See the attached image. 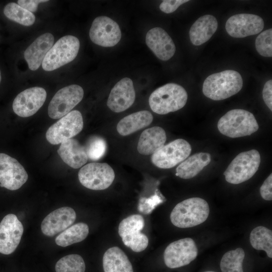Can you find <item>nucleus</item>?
Masks as SVG:
<instances>
[{"label":"nucleus","instance_id":"38","mask_svg":"<svg viewBox=\"0 0 272 272\" xmlns=\"http://www.w3.org/2000/svg\"><path fill=\"white\" fill-rule=\"evenodd\" d=\"M263 101L268 108L272 110V80L267 81L264 85L262 90Z\"/></svg>","mask_w":272,"mask_h":272},{"label":"nucleus","instance_id":"19","mask_svg":"<svg viewBox=\"0 0 272 272\" xmlns=\"http://www.w3.org/2000/svg\"><path fill=\"white\" fill-rule=\"evenodd\" d=\"M76 219V212L72 208L64 207L57 209L43 219L41 224V231L46 236H53L69 228Z\"/></svg>","mask_w":272,"mask_h":272},{"label":"nucleus","instance_id":"14","mask_svg":"<svg viewBox=\"0 0 272 272\" xmlns=\"http://www.w3.org/2000/svg\"><path fill=\"white\" fill-rule=\"evenodd\" d=\"M28 174L15 158L0 153V186L10 190L19 189L27 180Z\"/></svg>","mask_w":272,"mask_h":272},{"label":"nucleus","instance_id":"35","mask_svg":"<svg viewBox=\"0 0 272 272\" xmlns=\"http://www.w3.org/2000/svg\"><path fill=\"white\" fill-rule=\"evenodd\" d=\"M165 200L163 195L158 189H156L154 195L149 197H142L140 199L138 209L143 214H150L157 206Z\"/></svg>","mask_w":272,"mask_h":272},{"label":"nucleus","instance_id":"20","mask_svg":"<svg viewBox=\"0 0 272 272\" xmlns=\"http://www.w3.org/2000/svg\"><path fill=\"white\" fill-rule=\"evenodd\" d=\"M146 42L154 54L163 61L170 59L176 51L172 38L160 27L153 28L147 32Z\"/></svg>","mask_w":272,"mask_h":272},{"label":"nucleus","instance_id":"32","mask_svg":"<svg viewBox=\"0 0 272 272\" xmlns=\"http://www.w3.org/2000/svg\"><path fill=\"white\" fill-rule=\"evenodd\" d=\"M85 263L79 254H72L61 258L56 263V272H85Z\"/></svg>","mask_w":272,"mask_h":272},{"label":"nucleus","instance_id":"2","mask_svg":"<svg viewBox=\"0 0 272 272\" xmlns=\"http://www.w3.org/2000/svg\"><path fill=\"white\" fill-rule=\"evenodd\" d=\"M209 206L200 197H191L177 203L172 210L170 218L176 227L187 228L203 223L209 217Z\"/></svg>","mask_w":272,"mask_h":272},{"label":"nucleus","instance_id":"12","mask_svg":"<svg viewBox=\"0 0 272 272\" xmlns=\"http://www.w3.org/2000/svg\"><path fill=\"white\" fill-rule=\"evenodd\" d=\"M198 250L194 240L185 238L169 244L164 252L166 265L171 268H178L189 264L197 257Z\"/></svg>","mask_w":272,"mask_h":272},{"label":"nucleus","instance_id":"33","mask_svg":"<svg viewBox=\"0 0 272 272\" xmlns=\"http://www.w3.org/2000/svg\"><path fill=\"white\" fill-rule=\"evenodd\" d=\"M85 149L88 158L93 161L98 160L104 156L106 150V143L100 137H92L88 141Z\"/></svg>","mask_w":272,"mask_h":272},{"label":"nucleus","instance_id":"29","mask_svg":"<svg viewBox=\"0 0 272 272\" xmlns=\"http://www.w3.org/2000/svg\"><path fill=\"white\" fill-rule=\"evenodd\" d=\"M250 242L256 250H264L269 258H272V231L262 226L254 228L250 234Z\"/></svg>","mask_w":272,"mask_h":272},{"label":"nucleus","instance_id":"30","mask_svg":"<svg viewBox=\"0 0 272 272\" xmlns=\"http://www.w3.org/2000/svg\"><path fill=\"white\" fill-rule=\"evenodd\" d=\"M4 14L9 19L25 26H31L35 21L34 14L13 2L5 6Z\"/></svg>","mask_w":272,"mask_h":272},{"label":"nucleus","instance_id":"16","mask_svg":"<svg viewBox=\"0 0 272 272\" xmlns=\"http://www.w3.org/2000/svg\"><path fill=\"white\" fill-rule=\"evenodd\" d=\"M47 96L45 90L39 87L27 89L20 92L13 103L14 112L22 117L31 116L43 105Z\"/></svg>","mask_w":272,"mask_h":272},{"label":"nucleus","instance_id":"21","mask_svg":"<svg viewBox=\"0 0 272 272\" xmlns=\"http://www.w3.org/2000/svg\"><path fill=\"white\" fill-rule=\"evenodd\" d=\"M54 37L50 33H46L37 37L25 50L24 56L31 71L37 70L48 51L53 45Z\"/></svg>","mask_w":272,"mask_h":272},{"label":"nucleus","instance_id":"25","mask_svg":"<svg viewBox=\"0 0 272 272\" xmlns=\"http://www.w3.org/2000/svg\"><path fill=\"white\" fill-rule=\"evenodd\" d=\"M153 120V116L150 112L140 111L122 118L118 123L116 129L120 135H128L149 126Z\"/></svg>","mask_w":272,"mask_h":272},{"label":"nucleus","instance_id":"10","mask_svg":"<svg viewBox=\"0 0 272 272\" xmlns=\"http://www.w3.org/2000/svg\"><path fill=\"white\" fill-rule=\"evenodd\" d=\"M191 151L188 142L184 139H177L164 145L152 154L151 161L158 168H171L187 158Z\"/></svg>","mask_w":272,"mask_h":272},{"label":"nucleus","instance_id":"37","mask_svg":"<svg viewBox=\"0 0 272 272\" xmlns=\"http://www.w3.org/2000/svg\"><path fill=\"white\" fill-rule=\"evenodd\" d=\"M260 193L263 199L272 200V174H270L264 180L260 188Z\"/></svg>","mask_w":272,"mask_h":272},{"label":"nucleus","instance_id":"18","mask_svg":"<svg viewBox=\"0 0 272 272\" xmlns=\"http://www.w3.org/2000/svg\"><path fill=\"white\" fill-rule=\"evenodd\" d=\"M135 93L132 80L124 78L118 82L112 89L107 105L114 112H122L133 103Z\"/></svg>","mask_w":272,"mask_h":272},{"label":"nucleus","instance_id":"41","mask_svg":"<svg viewBox=\"0 0 272 272\" xmlns=\"http://www.w3.org/2000/svg\"><path fill=\"white\" fill-rule=\"evenodd\" d=\"M205 272H215V271H205Z\"/></svg>","mask_w":272,"mask_h":272},{"label":"nucleus","instance_id":"13","mask_svg":"<svg viewBox=\"0 0 272 272\" xmlns=\"http://www.w3.org/2000/svg\"><path fill=\"white\" fill-rule=\"evenodd\" d=\"M89 36L95 44L103 47H112L120 40L121 33L118 24L106 16L96 18L89 31Z\"/></svg>","mask_w":272,"mask_h":272},{"label":"nucleus","instance_id":"27","mask_svg":"<svg viewBox=\"0 0 272 272\" xmlns=\"http://www.w3.org/2000/svg\"><path fill=\"white\" fill-rule=\"evenodd\" d=\"M211 155L208 153H196L184 160L176 168V175L182 179H190L197 175L210 164Z\"/></svg>","mask_w":272,"mask_h":272},{"label":"nucleus","instance_id":"34","mask_svg":"<svg viewBox=\"0 0 272 272\" xmlns=\"http://www.w3.org/2000/svg\"><path fill=\"white\" fill-rule=\"evenodd\" d=\"M255 48L261 55L264 57L272 56V29L263 31L255 40Z\"/></svg>","mask_w":272,"mask_h":272},{"label":"nucleus","instance_id":"4","mask_svg":"<svg viewBox=\"0 0 272 272\" xmlns=\"http://www.w3.org/2000/svg\"><path fill=\"white\" fill-rule=\"evenodd\" d=\"M217 126L222 134L232 138L249 135L259 127L253 114L241 109L228 111L219 119Z\"/></svg>","mask_w":272,"mask_h":272},{"label":"nucleus","instance_id":"39","mask_svg":"<svg viewBox=\"0 0 272 272\" xmlns=\"http://www.w3.org/2000/svg\"><path fill=\"white\" fill-rule=\"evenodd\" d=\"M47 2V0H19L17 2L20 6L33 13L37 11L39 4Z\"/></svg>","mask_w":272,"mask_h":272},{"label":"nucleus","instance_id":"1","mask_svg":"<svg viewBox=\"0 0 272 272\" xmlns=\"http://www.w3.org/2000/svg\"><path fill=\"white\" fill-rule=\"evenodd\" d=\"M241 75L234 70H225L210 75L205 80L202 92L213 100H222L235 95L242 88Z\"/></svg>","mask_w":272,"mask_h":272},{"label":"nucleus","instance_id":"22","mask_svg":"<svg viewBox=\"0 0 272 272\" xmlns=\"http://www.w3.org/2000/svg\"><path fill=\"white\" fill-rule=\"evenodd\" d=\"M57 153L65 163L74 169L81 167L88 159L85 147L73 139L61 142Z\"/></svg>","mask_w":272,"mask_h":272},{"label":"nucleus","instance_id":"26","mask_svg":"<svg viewBox=\"0 0 272 272\" xmlns=\"http://www.w3.org/2000/svg\"><path fill=\"white\" fill-rule=\"evenodd\" d=\"M104 272H133L132 264L125 253L120 248L108 249L103 257Z\"/></svg>","mask_w":272,"mask_h":272},{"label":"nucleus","instance_id":"9","mask_svg":"<svg viewBox=\"0 0 272 272\" xmlns=\"http://www.w3.org/2000/svg\"><path fill=\"white\" fill-rule=\"evenodd\" d=\"M83 128V119L81 113L77 110H73L49 127L46 133V138L51 144L57 145L72 139L80 133Z\"/></svg>","mask_w":272,"mask_h":272},{"label":"nucleus","instance_id":"6","mask_svg":"<svg viewBox=\"0 0 272 272\" xmlns=\"http://www.w3.org/2000/svg\"><path fill=\"white\" fill-rule=\"evenodd\" d=\"M260 161V155L256 150L240 153L224 172L226 180L237 184L249 180L258 170Z\"/></svg>","mask_w":272,"mask_h":272},{"label":"nucleus","instance_id":"7","mask_svg":"<svg viewBox=\"0 0 272 272\" xmlns=\"http://www.w3.org/2000/svg\"><path fill=\"white\" fill-rule=\"evenodd\" d=\"M80 183L85 187L95 190H104L112 183L115 173L112 168L105 163H91L79 171Z\"/></svg>","mask_w":272,"mask_h":272},{"label":"nucleus","instance_id":"3","mask_svg":"<svg viewBox=\"0 0 272 272\" xmlns=\"http://www.w3.org/2000/svg\"><path fill=\"white\" fill-rule=\"evenodd\" d=\"M187 93L181 86L168 83L151 94L149 103L152 110L158 114H166L183 108L187 100Z\"/></svg>","mask_w":272,"mask_h":272},{"label":"nucleus","instance_id":"17","mask_svg":"<svg viewBox=\"0 0 272 272\" xmlns=\"http://www.w3.org/2000/svg\"><path fill=\"white\" fill-rule=\"evenodd\" d=\"M23 230L22 224L15 215H6L0 223V253H12L19 244Z\"/></svg>","mask_w":272,"mask_h":272},{"label":"nucleus","instance_id":"23","mask_svg":"<svg viewBox=\"0 0 272 272\" xmlns=\"http://www.w3.org/2000/svg\"><path fill=\"white\" fill-rule=\"evenodd\" d=\"M218 28L216 18L211 15H205L199 18L189 30V38L191 43L196 46L200 45L208 41Z\"/></svg>","mask_w":272,"mask_h":272},{"label":"nucleus","instance_id":"15","mask_svg":"<svg viewBox=\"0 0 272 272\" xmlns=\"http://www.w3.org/2000/svg\"><path fill=\"white\" fill-rule=\"evenodd\" d=\"M264 21L259 16L251 14H239L230 17L225 28L228 34L234 38H243L260 33L264 28Z\"/></svg>","mask_w":272,"mask_h":272},{"label":"nucleus","instance_id":"36","mask_svg":"<svg viewBox=\"0 0 272 272\" xmlns=\"http://www.w3.org/2000/svg\"><path fill=\"white\" fill-rule=\"evenodd\" d=\"M188 1V0H165L161 3L159 8L163 12L169 14L174 12L179 6Z\"/></svg>","mask_w":272,"mask_h":272},{"label":"nucleus","instance_id":"5","mask_svg":"<svg viewBox=\"0 0 272 272\" xmlns=\"http://www.w3.org/2000/svg\"><path fill=\"white\" fill-rule=\"evenodd\" d=\"M80 43L78 38L65 35L58 39L47 53L42 62L44 71H52L72 61L77 57Z\"/></svg>","mask_w":272,"mask_h":272},{"label":"nucleus","instance_id":"24","mask_svg":"<svg viewBox=\"0 0 272 272\" xmlns=\"http://www.w3.org/2000/svg\"><path fill=\"white\" fill-rule=\"evenodd\" d=\"M166 141V134L163 128L159 126L149 128L141 133L137 150L142 155H152L164 145Z\"/></svg>","mask_w":272,"mask_h":272},{"label":"nucleus","instance_id":"40","mask_svg":"<svg viewBox=\"0 0 272 272\" xmlns=\"http://www.w3.org/2000/svg\"><path fill=\"white\" fill-rule=\"evenodd\" d=\"M1 80H2V75H1V70H0V83L1 82Z\"/></svg>","mask_w":272,"mask_h":272},{"label":"nucleus","instance_id":"28","mask_svg":"<svg viewBox=\"0 0 272 272\" xmlns=\"http://www.w3.org/2000/svg\"><path fill=\"white\" fill-rule=\"evenodd\" d=\"M89 234V227L85 223H76L60 233L55 238L56 244L66 247L84 240Z\"/></svg>","mask_w":272,"mask_h":272},{"label":"nucleus","instance_id":"31","mask_svg":"<svg viewBox=\"0 0 272 272\" xmlns=\"http://www.w3.org/2000/svg\"><path fill=\"white\" fill-rule=\"evenodd\" d=\"M244 257L245 252L241 248L227 252L221 260L222 272H243L242 263Z\"/></svg>","mask_w":272,"mask_h":272},{"label":"nucleus","instance_id":"8","mask_svg":"<svg viewBox=\"0 0 272 272\" xmlns=\"http://www.w3.org/2000/svg\"><path fill=\"white\" fill-rule=\"evenodd\" d=\"M144 226V219L139 214L130 215L119 225L118 234L123 243L134 252H142L148 245L147 236L141 232Z\"/></svg>","mask_w":272,"mask_h":272},{"label":"nucleus","instance_id":"11","mask_svg":"<svg viewBox=\"0 0 272 272\" xmlns=\"http://www.w3.org/2000/svg\"><path fill=\"white\" fill-rule=\"evenodd\" d=\"M83 96L84 90L78 85H71L60 89L49 104V116L52 119L63 117L81 101Z\"/></svg>","mask_w":272,"mask_h":272}]
</instances>
